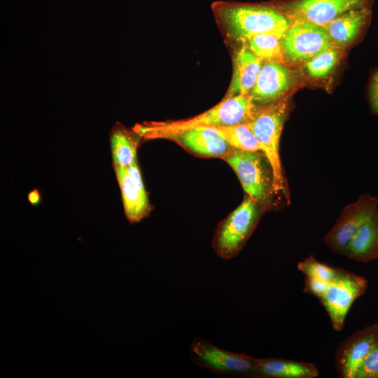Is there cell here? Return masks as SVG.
<instances>
[{
  "label": "cell",
  "instance_id": "obj_1",
  "mask_svg": "<svg viewBox=\"0 0 378 378\" xmlns=\"http://www.w3.org/2000/svg\"><path fill=\"white\" fill-rule=\"evenodd\" d=\"M259 105L250 94L225 97L204 113L186 120L139 125L136 132L146 138H167L198 127H225L251 122Z\"/></svg>",
  "mask_w": 378,
  "mask_h": 378
},
{
  "label": "cell",
  "instance_id": "obj_2",
  "mask_svg": "<svg viewBox=\"0 0 378 378\" xmlns=\"http://www.w3.org/2000/svg\"><path fill=\"white\" fill-rule=\"evenodd\" d=\"M287 111L288 103L283 98L268 104L259 105L254 118L248 124L271 167L273 194L283 193L288 198L279 155L280 136Z\"/></svg>",
  "mask_w": 378,
  "mask_h": 378
},
{
  "label": "cell",
  "instance_id": "obj_3",
  "mask_svg": "<svg viewBox=\"0 0 378 378\" xmlns=\"http://www.w3.org/2000/svg\"><path fill=\"white\" fill-rule=\"evenodd\" d=\"M217 11L233 34L246 41L259 34L281 38L291 24L284 13L266 6L223 4Z\"/></svg>",
  "mask_w": 378,
  "mask_h": 378
},
{
  "label": "cell",
  "instance_id": "obj_4",
  "mask_svg": "<svg viewBox=\"0 0 378 378\" xmlns=\"http://www.w3.org/2000/svg\"><path fill=\"white\" fill-rule=\"evenodd\" d=\"M263 208L248 195L218 226L213 241L216 254L223 259L238 255L255 229Z\"/></svg>",
  "mask_w": 378,
  "mask_h": 378
},
{
  "label": "cell",
  "instance_id": "obj_5",
  "mask_svg": "<svg viewBox=\"0 0 378 378\" xmlns=\"http://www.w3.org/2000/svg\"><path fill=\"white\" fill-rule=\"evenodd\" d=\"M223 158L237 174L247 195L263 209L267 206L273 195L272 174L264 153L232 148Z\"/></svg>",
  "mask_w": 378,
  "mask_h": 378
},
{
  "label": "cell",
  "instance_id": "obj_6",
  "mask_svg": "<svg viewBox=\"0 0 378 378\" xmlns=\"http://www.w3.org/2000/svg\"><path fill=\"white\" fill-rule=\"evenodd\" d=\"M368 288V283L364 276L337 267L335 278L319 299L335 330L343 329L349 309Z\"/></svg>",
  "mask_w": 378,
  "mask_h": 378
},
{
  "label": "cell",
  "instance_id": "obj_7",
  "mask_svg": "<svg viewBox=\"0 0 378 378\" xmlns=\"http://www.w3.org/2000/svg\"><path fill=\"white\" fill-rule=\"evenodd\" d=\"M190 358L197 366L226 377H253L255 358L222 349L196 337L190 345Z\"/></svg>",
  "mask_w": 378,
  "mask_h": 378
},
{
  "label": "cell",
  "instance_id": "obj_8",
  "mask_svg": "<svg viewBox=\"0 0 378 378\" xmlns=\"http://www.w3.org/2000/svg\"><path fill=\"white\" fill-rule=\"evenodd\" d=\"M372 0H295L284 11L291 22H304L324 27L344 13L370 8Z\"/></svg>",
  "mask_w": 378,
  "mask_h": 378
},
{
  "label": "cell",
  "instance_id": "obj_9",
  "mask_svg": "<svg viewBox=\"0 0 378 378\" xmlns=\"http://www.w3.org/2000/svg\"><path fill=\"white\" fill-rule=\"evenodd\" d=\"M284 57L294 62H307L319 52L335 48L323 27L293 22L281 38Z\"/></svg>",
  "mask_w": 378,
  "mask_h": 378
},
{
  "label": "cell",
  "instance_id": "obj_10",
  "mask_svg": "<svg viewBox=\"0 0 378 378\" xmlns=\"http://www.w3.org/2000/svg\"><path fill=\"white\" fill-rule=\"evenodd\" d=\"M377 207L378 199L371 194L361 195L355 202L345 206L324 237L326 246L333 253L343 254L358 229Z\"/></svg>",
  "mask_w": 378,
  "mask_h": 378
},
{
  "label": "cell",
  "instance_id": "obj_11",
  "mask_svg": "<svg viewBox=\"0 0 378 378\" xmlns=\"http://www.w3.org/2000/svg\"><path fill=\"white\" fill-rule=\"evenodd\" d=\"M378 343V323L356 331L342 342L335 354L340 377L354 378L355 372L370 351Z\"/></svg>",
  "mask_w": 378,
  "mask_h": 378
},
{
  "label": "cell",
  "instance_id": "obj_12",
  "mask_svg": "<svg viewBox=\"0 0 378 378\" xmlns=\"http://www.w3.org/2000/svg\"><path fill=\"white\" fill-rule=\"evenodd\" d=\"M120 188L126 217L130 223L140 221L149 211V204L136 162L127 167H114Z\"/></svg>",
  "mask_w": 378,
  "mask_h": 378
},
{
  "label": "cell",
  "instance_id": "obj_13",
  "mask_svg": "<svg viewBox=\"0 0 378 378\" xmlns=\"http://www.w3.org/2000/svg\"><path fill=\"white\" fill-rule=\"evenodd\" d=\"M292 81L290 71L281 62L267 61L249 94L255 104H268L282 99Z\"/></svg>",
  "mask_w": 378,
  "mask_h": 378
},
{
  "label": "cell",
  "instance_id": "obj_14",
  "mask_svg": "<svg viewBox=\"0 0 378 378\" xmlns=\"http://www.w3.org/2000/svg\"><path fill=\"white\" fill-rule=\"evenodd\" d=\"M192 153L224 158L233 148L212 127H198L170 136Z\"/></svg>",
  "mask_w": 378,
  "mask_h": 378
},
{
  "label": "cell",
  "instance_id": "obj_15",
  "mask_svg": "<svg viewBox=\"0 0 378 378\" xmlns=\"http://www.w3.org/2000/svg\"><path fill=\"white\" fill-rule=\"evenodd\" d=\"M370 8L351 10L335 18L323 27L332 45L344 48L354 41L370 20Z\"/></svg>",
  "mask_w": 378,
  "mask_h": 378
},
{
  "label": "cell",
  "instance_id": "obj_16",
  "mask_svg": "<svg viewBox=\"0 0 378 378\" xmlns=\"http://www.w3.org/2000/svg\"><path fill=\"white\" fill-rule=\"evenodd\" d=\"M342 255L363 263L378 258V207L358 229Z\"/></svg>",
  "mask_w": 378,
  "mask_h": 378
},
{
  "label": "cell",
  "instance_id": "obj_17",
  "mask_svg": "<svg viewBox=\"0 0 378 378\" xmlns=\"http://www.w3.org/2000/svg\"><path fill=\"white\" fill-rule=\"evenodd\" d=\"M318 376L315 365L289 359L255 358L254 378H314Z\"/></svg>",
  "mask_w": 378,
  "mask_h": 378
},
{
  "label": "cell",
  "instance_id": "obj_18",
  "mask_svg": "<svg viewBox=\"0 0 378 378\" xmlns=\"http://www.w3.org/2000/svg\"><path fill=\"white\" fill-rule=\"evenodd\" d=\"M262 60L245 46L234 59L233 74L225 97L248 94L253 89L262 68Z\"/></svg>",
  "mask_w": 378,
  "mask_h": 378
},
{
  "label": "cell",
  "instance_id": "obj_19",
  "mask_svg": "<svg viewBox=\"0 0 378 378\" xmlns=\"http://www.w3.org/2000/svg\"><path fill=\"white\" fill-rule=\"evenodd\" d=\"M110 141L114 167H127L136 162L137 143L127 130L114 127Z\"/></svg>",
  "mask_w": 378,
  "mask_h": 378
},
{
  "label": "cell",
  "instance_id": "obj_20",
  "mask_svg": "<svg viewBox=\"0 0 378 378\" xmlns=\"http://www.w3.org/2000/svg\"><path fill=\"white\" fill-rule=\"evenodd\" d=\"M214 127L233 148L246 151L261 150L260 145L253 134L248 122L225 127Z\"/></svg>",
  "mask_w": 378,
  "mask_h": 378
},
{
  "label": "cell",
  "instance_id": "obj_21",
  "mask_svg": "<svg viewBox=\"0 0 378 378\" xmlns=\"http://www.w3.org/2000/svg\"><path fill=\"white\" fill-rule=\"evenodd\" d=\"M248 48L262 61L284 62L281 38L272 34H259L250 38Z\"/></svg>",
  "mask_w": 378,
  "mask_h": 378
},
{
  "label": "cell",
  "instance_id": "obj_22",
  "mask_svg": "<svg viewBox=\"0 0 378 378\" xmlns=\"http://www.w3.org/2000/svg\"><path fill=\"white\" fill-rule=\"evenodd\" d=\"M340 53L337 48H330L319 52L304 62L307 73L314 78L326 76L337 64Z\"/></svg>",
  "mask_w": 378,
  "mask_h": 378
},
{
  "label": "cell",
  "instance_id": "obj_23",
  "mask_svg": "<svg viewBox=\"0 0 378 378\" xmlns=\"http://www.w3.org/2000/svg\"><path fill=\"white\" fill-rule=\"evenodd\" d=\"M297 267L304 276L319 278L328 282L333 280L337 273V267L318 261L314 255L299 262Z\"/></svg>",
  "mask_w": 378,
  "mask_h": 378
},
{
  "label": "cell",
  "instance_id": "obj_24",
  "mask_svg": "<svg viewBox=\"0 0 378 378\" xmlns=\"http://www.w3.org/2000/svg\"><path fill=\"white\" fill-rule=\"evenodd\" d=\"M354 378H378V343L360 363Z\"/></svg>",
  "mask_w": 378,
  "mask_h": 378
},
{
  "label": "cell",
  "instance_id": "obj_25",
  "mask_svg": "<svg viewBox=\"0 0 378 378\" xmlns=\"http://www.w3.org/2000/svg\"><path fill=\"white\" fill-rule=\"evenodd\" d=\"M367 98L372 113L378 115V68L373 70L370 76Z\"/></svg>",
  "mask_w": 378,
  "mask_h": 378
},
{
  "label": "cell",
  "instance_id": "obj_26",
  "mask_svg": "<svg viewBox=\"0 0 378 378\" xmlns=\"http://www.w3.org/2000/svg\"><path fill=\"white\" fill-rule=\"evenodd\" d=\"M330 283L319 278L305 276L303 290L314 295L319 300L328 289Z\"/></svg>",
  "mask_w": 378,
  "mask_h": 378
},
{
  "label": "cell",
  "instance_id": "obj_27",
  "mask_svg": "<svg viewBox=\"0 0 378 378\" xmlns=\"http://www.w3.org/2000/svg\"><path fill=\"white\" fill-rule=\"evenodd\" d=\"M29 200L34 205L37 204L38 203L40 200V197L37 190H34L29 193Z\"/></svg>",
  "mask_w": 378,
  "mask_h": 378
}]
</instances>
